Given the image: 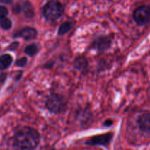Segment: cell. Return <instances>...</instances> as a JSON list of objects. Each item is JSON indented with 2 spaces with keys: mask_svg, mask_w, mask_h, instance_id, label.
<instances>
[{
  "mask_svg": "<svg viewBox=\"0 0 150 150\" xmlns=\"http://www.w3.org/2000/svg\"><path fill=\"white\" fill-rule=\"evenodd\" d=\"M133 18L140 26L147 23L150 20V6L142 5L136 8L133 13Z\"/></svg>",
  "mask_w": 150,
  "mask_h": 150,
  "instance_id": "277c9868",
  "label": "cell"
},
{
  "mask_svg": "<svg viewBox=\"0 0 150 150\" xmlns=\"http://www.w3.org/2000/svg\"><path fill=\"white\" fill-rule=\"evenodd\" d=\"M38 50H39V48H38V45L35 43H32L26 47V48H25V53L27 55H29V57H33L35 54H38Z\"/></svg>",
  "mask_w": 150,
  "mask_h": 150,
  "instance_id": "8fae6325",
  "label": "cell"
},
{
  "mask_svg": "<svg viewBox=\"0 0 150 150\" xmlns=\"http://www.w3.org/2000/svg\"><path fill=\"white\" fill-rule=\"evenodd\" d=\"M8 14V10L4 6L0 5V19L2 18L6 17V16Z\"/></svg>",
  "mask_w": 150,
  "mask_h": 150,
  "instance_id": "9a60e30c",
  "label": "cell"
},
{
  "mask_svg": "<svg viewBox=\"0 0 150 150\" xmlns=\"http://www.w3.org/2000/svg\"><path fill=\"white\" fill-rule=\"evenodd\" d=\"M13 62V57L10 54H3L0 56V70L7 69Z\"/></svg>",
  "mask_w": 150,
  "mask_h": 150,
  "instance_id": "9c48e42d",
  "label": "cell"
},
{
  "mask_svg": "<svg viewBox=\"0 0 150 150\" xmlns=\"http://www.w3.org/2000/svg\"><path fill=\"white\" fill-rule=\"evenodd\" d=\"M113 124V121L111 120H108L105 122V125L106 126H110Z\"/></svg>",
  "mask_w": 150,
  "mask_h": 150,
  "instance_id": "ac0fdd59",
  "label": "cell"
},
{
  "mask_svg": "<svg viewBox=\"0 0 150 150\" xmlns=\"http://www.w3.org/2000/svg\"><path fill=\"white\" fill-rule=\"evenodd\" d=\"M73 27V23L70 21H65L63 23H62L61 26H59L58 30V34L59 35H64V34L67 33V32L71 29V28Z\"/></svg>",
  "mask_w": 150,
  "mask_h": 150,
  "instance_id": "30bf717a",
  "label": "cell"
},
{
  "mask_svg": "<svg viewBox=\"0 0 150 150\" xmlns=\"http://www.w3.org/2000/svg\"><path fill=\"white\" fill-rule=\"evenodd\" d=\"M22 10L27 17L32 18L34 16V10L32 4L29 2H25L22 6Z\"/></svg>",
  "mask_w": 150,
  "mask_h": 150,
  "instance_id": "7c38bea8",
  "label": "cell"
},
{
  "mask_svg": "<svg viewBox=\"0 0 150 150\" xmlns=\"http://www.w3.org/2000/svg\"><path fill=\"white\" fill-rule=\"evenodd\" d=\"M40 142L38 132L29 127H23L16 133L13 146L16 150H35Z\"/></svg>",
  "mask_w": 150,
  "mask_h": 150,
  "instance_id": "6da1fadb",
  "label": "cell"
},
{
  "mask_svg": "<svg viewBox=\"0 0 150 150\" xmlns=\"http://www.w3.org/2000/svg\"><path fill=\"white\" fill-rule=\"evenodd\" d=\"M139 128L146 133L150 134V114L146 113L140 116L138 120Z\"/></svg>",
  "mask_w": 150,
  "mask_h": 150,
  "instance_id": "ba28073f",
  "label": "cell"
},
{
  "mask_svg": "<svg viewBox=\"0 0 150 150\" xmlns=\"http://www.w3.org/2000/svg\"><path fill=\"white\" fill-rule=\"evenodd\" d=\"M18 45V42H14L10 45V48H10V49H11V50H14V49H16V48H17Z\"/></svg>",
  "mask_w": 150,
  "mask_h": 150,
  "instance_id": "2e32d148",
  "label": "cell"
},
{
  "mask_svg": "<svg viewBox=\"0 0 150 150\" xmlns=\"http://www.w3.org/2000/svg\"><path fill=\"white\" fill-rule=\"evenodd\" d=\"M0 26L3 29L5 30H8L12 27V21L10 19L8 18L4 17L0 19Z\"/></svg>",
  "mask_w": 150,
  "mask_h": 150,
  "instance_id": "4fadbf2b",
  "label": "cell"
},
{
  "mask_svg": "<svg viewBox=\"0 0 150 150\" xmlns=\"http://www.w3.org/2000/svg\"><path fill=\"white\" fill-rule=\"evenodd\" d=\"M113 137V133H108L106 134L98 135L92 137L86 142L89 145H107L110 143Z\"/></svg>",
  "mask_w": 150,
  "mask_h": 150,
  "instance_id": "5b68a950",
  "label": "cell"
},
{
  "mask_svg": "<svg viewBox=\"0 0 150 150\" xmlns=\"http://www.w3.org/2000/svg\"><path fill=\"white\" fill-rule=\"evenodd\" d=\"M37 35H38V32L35 28L32 27H25L14 34L15 38H22L26 40L35 39Z\"/></svg>",
  "mask_w": 150,
  "mask_h": 150,
  "instance_id": "8992f818",
  "label": "cell"
},
{
  "mask_svg": "<svg viewBox=\"0 0 150 150\" xmlns=\"http://www.w3.org/2000/svg\"><path fill=\"white\" fill-rule=\"evenodd\" d=\"M0 3H3V4H10L13 3V0H0Z\"/></svg>",
  "mask_w": 150,
  "mask_h": 150,
  "instance_id": "e0dca14e",
  "label": "cell"
},
{
  "mask_svg": "<svg viewBox=\"0 0 150 150\" xmlns=\"http://www.w3.org/2000/svg\"><path fill=\"white\" fill-rule=\"evenodd\" d=\"M26 63H27V58L26 57H21L16 62V65L18 67H23V66L26 65Z\"/></svg>",
  "mask_w": 150,
  "mask_h": 150,
  "instance_id": "5bb4252c",
  "label": "cell"
},
{
  "mask_svg": "<svg viewBox=\"0 0 150 150\" xmlns=\"http://www.w3.org/2000/svg\"><path fill=\"white\" fill-rule=\"evenodd\" d=\"M66 103L64 98L60 95L52 94L46 100V107L51 112L54 114H60L65 110Z\"/></svg>",
  "mask_w": 150,
  "mask_h": 150,
  "instance_id": "3957f363",
  "label": "cell"
},
{
  "mask_svg": "<svg viewBox=\"0 0 150 150\" xmlns=\"http://www.w3.org/2000/svg\"><path fill=\"white\" fill-rule=\"evenodd\" d=\"M111 40L107 37H100V38H97L93 42V47L95 49L98 51H104V50L108 49L111 45Z\"/></svg>",
  "mask_w": 150,
  "mask_h": 150,
  "instance_id": "52a82bcc",
  "label": "cell"
},
{
  "mask_svg": "<svg viewBox=\"0 0 150 150\" xmlns=\"http://www.w3.org/2000/svg\"><path fill=\"white\" fill-rule=\"evenodd\" d=\"M64 7L58 1L51 0L48 1L43 7V14L47 19L54 21L59 18L63 14Z\"/></svg>",
  "mask_w": 150,
  "mask_h": 150,
  "instance_id": "7a4b0ae2",
  "label": "cell"
}]
</instances>
